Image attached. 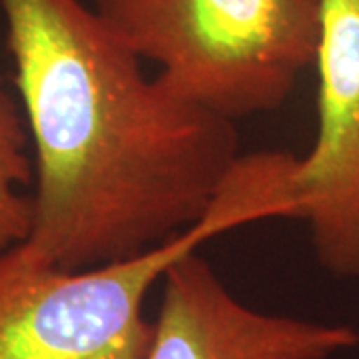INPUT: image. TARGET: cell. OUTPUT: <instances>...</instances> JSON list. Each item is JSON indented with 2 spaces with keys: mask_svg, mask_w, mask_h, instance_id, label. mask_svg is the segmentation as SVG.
<instances>
[{
  "mask_svg": "<svg viewBox=\"0 0 359 359\" xmlns=\"http://www.w3.org/2000/svg\"><path fill=\"white\" fill-rule=\"evenodd\" d=\"M34 158L20 102L0 76V252L25 242L32 228Z\"/></svg>",
  "mask_w": 359,
  "mask_h": 359,
  "instance_id": "8992f818",
  "label": "cell"
},
{
  "mask_svg": "<svg viewBox=\"0 0 359 359\" xmlns=\"http://www.w3.org/2000/svg\"><path fill=\"white\" fill-rule=\"evenodd\" d=\"M318 134L295 158V219L335 276H359V0H321Z\"/></svg>",
  "mask_w": 359,
  "mask_h": 359,
  "instance_id": "277c9868",
  "label": "cell"
},
{
  "mask_svg": "<svg viewBox=\"0 0 359 359\" xmlns=\"http://www.w3.org/2000/svg\"><path fill=\"white\" fill-rule=\"evenodd\" d=\"M285 152L242 154L194 226L138 256L66 269L25 242L0 252V359H146L154 323L144 302L184 256L226 231L294 219Z\"/></svg>",
  "mask_w": 359,
  "mask_h": 359,
  "instance_id": "7a4b0ae2",
  "label": "cell"
},
{
  "mask_svg": "<svg viewBox=\"0 0 359 359\" xmlns=\"http://www.w3.org/2000/svg\"><path fill=\"white\" fill-rule=\"evenodd\" d=\"M34 158L25 244L66 269L194 226L242 156L236 122L190 102L80 0H0Z\"/></svg>",
  "mask_w": 359,
  "mask_h": 359,
  "instance_id": "6da1fadb",
  "label": "cell"
},
{
  "mask_svg": "<svg viewBox=\"0 0 359 359\" xmlns=\"http://www.w3.org/2000/svg\"><path fill=\"white\" fill-rule=\"evenodd\" d=\"M180 96L228 120L276 110L316 62L321 0H94Z\"/></svg>",
  "mask_w": 359,
  "mask_h": 359,
  "instance_id": "3957f363",
  "label": "cell"
},
{
  "mask_svg": "<svg viewBox=\"0 0 359 359\" xmlns=\"http://www.w3.org/2000/svg\"><path fill=\"white\" fill-rule=\"evenodd\" d=\"M359 346L351 325L266 313L242 304L198 252L162 278L146 359H330Z\"/></svg>",
  "mask_w": 359,
  "mask_h": 359,
  "instance_id": "5b68a950",
  "label": "cell"
}]
</instances>
